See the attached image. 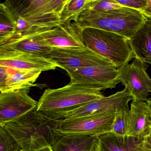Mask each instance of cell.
Returning <instances> with one entry per match:
<instances>
[{
    "label": "cell",
    "instance_id": "6da1fadb",
    "mask_svg": "<svg viewBox=\"0 0 151 151\" xmlns=\"http://www.w3.org/2000/svg\"><path fill=\"white\" fill-rule=\"evenodd\" d=\"M57 120L38 111L37 107L4 126L24 151H37L53 146L59 136Z\"/></svg>",
    "mask_w": 151,
    "mask_h": 151
},
{
    "label": "cell",
    "instance_id": "7a4b0ae2",
    "mask_svg": "<svg viewBox=\"0 0 151 151\" xmlns=\"http://www.w3.org/2000/svg\"><path fill=\"white\" fill-rule=\"evenodd\" d=\"M147 20L142 12L123 6L104 13L87 9L79 15L76 22L83 29L92 27L110 31L129 40Z\"/></svg>",
    "mask_w": 151,
    "mask_h": 151
},
{
    "label": "cell",
    "instance_id": "3957f363",
    "mask_svg": "<svg viewBox=\"0 0 151 151\" xmlns=\"http://www.w3.org/2000/svg\"><path fill=\"white\" fill-rule=\"evenodd\" d=\"M104 96L97 88L70 82L59 88L46 89L38 102L37 110L54 119Z\"/></svg>",
    "mask_w": 151,
    "mask_h": 151
},
{
    "label": "cell",
    "instance_id": "277c9868",
    "mask_svg": "<svg viewBox=\"0 0 151 151\" xmlns=\"http://www.w3.org/2000/svg\"><path fill=\"white\" fill-rule=\"evenodd\" d=\"M85 47L109 60L117 69H122L135 58L128 40L118 34L92 27L83 30Z\"/></svg>",
    "mask_w": 151,
    "mask_h": 151
},
{
    "label": "cell",
    "instance_id": "5b68a950",
    "mask_svg": "<svg viewBox=\"0 0 151 151\" xmlns=\"http://www.w3.org/2000/svg\"><path fill=\"white\" fill-rule=\"evenodd\" d=\"M68 0H7L4 2L12 14L42 27L61 24V12Z\"/></svg>",
    "mask_w": 151,
    "mask_h": 151
},
{
    "label": "cell",
    "instance_id": "8992f818",
    "mask_svg": "<svg viewBox=\"0 0 151 151\" xmlns=\"http://www.w3.org/2000/svg\"><path fill=\"white\" fill-rule=\"evenodd\" d=\"M46 58L66 72L90 66L114 65L86 47L52 48Z\"/></svg>",
    "mask_w": 151,
    "mask_h": 151
},
{
    "label": "cell",
    "instance_id": "52a82bcc",
    "mask_svg": "<svg viewBox=\"0 0 151 151\" xmlns=\"http://www.w3.org/2000/svg\"><path fill=\"white\" fill-rule=\"evenodd\" d=\"M115 113L57 120L54 131L58 136H98L111 132Z\"/></svg>",
    "mask_w": 151,
    "mask_h": 151
},
{
    "label": "cell",
    "instance_id": "ba28073f",
    "mask_svg": "<svg viewBox=\"0 0 151 151\" xmlns=\"http://www.w3.org/2000/svg\"><path fill=\"white\" fill-rule=\"evenodd\" d=\"M133 97L125 88L122 91L92 101L76 110L59 114L54 119H68L115 113L117 109L128 105Z\"/></svg>",
    "mask_w": 151,
    "mask_h": 151
},
{
    "label": "cell",
    "instance_id": "9c48e42d",
    "mask_svg": "<svg viewBox=\"0 0 151 151\" xmlns=\"http://www.w3.org/2000/svg\"><path fill=\"white\" fill-rule=\"evenodd\" d=\"M30 88L0 92V126L17 120L37 107L38 102L29 96Z\"/></svg>",
    "mask_w": 151,
    "mask_h": 151
},
{
    "label": "cell",
    "instance_id": "30bf717a",
    "mask_svg": "<svg viewBox=\"0 0 151 151\" xmlns=\"http://www.w3.org/2000/svg\"><path fill=\"white\" fill-rule=\"evenodd\" d=\"M70 83L97 88H115L119 83V70L114 66H90L67 71Z\"/></svg>",
    "mask_w": 151,
    "mask_h": 151
},
{
    "label": "cell",
    "instance_id": "8fae6325",
    "mask_svg": "<svg viewBox=\"0 0 151 151\" xmlns=\"http://www.w3.org/2000/svg\"><path fill=\"white\" fill-rule=\"evenodd\" d=\"M149 65L138 58L119 69V81L128 90L133 101L146 102L151 92V79L146 72Z\"/></svg>",
    "mask_w": 151,
    "mask_h": 151
},
{
    "label": "cell",
    "instance_id": "7c38bea8",
    "mask_svg": "<svg viewBox=\"0 0 151 151\" xmlns=\"http://www.w3.org/2000/svg\"><path fill=\"white\" fill-rule=\"evenodd\" d=\"M83 29L76 22L71 21L44 28L37 35L42 42L51 48L83 47Z\"/></svg>",
    "mask_w": 151,
    "mask_h": 151
},
{
    "label": "cell",
    "instance_id": "4fadbf2b",
    "mask_svg": "<svg viewBox=\"0 0 151 151\" xmlns=\"http://www.w3.org/2000/svg\"><path fill=\"white\" fill-rule=\"evenodd\" d=\"M151 126L147 103L132 101L128 118L127 136L143 140L150 134Z\"/></svg>",
    "mask_w": 151,
    "mask_h": 151
},
{
    "label": "cell",
    "instance_id": "5bb4252c",
    "mask_svg": "<svg viewBox=\"0 0 151 151\" xmlns=\"http://www.w3.org/2000/svg\"><path fill=\"white\" fill-rule=\"evenodd\" d=\"M0 66L16 71L35 70L41 72L55 70L58 67L48 59L28 53L9 59L0 60Z\"/></svg>",
    "mask_w": 151,
    "mask_h": 151
},
{
    "label": "cell",
    "instance_id": "9a60e30c",
    "mask_svg": "<svg viewBox=\"0 0 151 151\" xmlns=\"http://www.w3.org/2000/svg\"><path fill=\"white\" fill-rule=\"evenodd\" d=\"M98 136L60 135L52 146L53 151H96Z\"/></svg>",
    "mask_w": 151,
    "mask_h": 151
},
{
    "label": "cell",
    "instance_id": "2e32d148",
    "mask_svg": "<svg viewBox=\"0 0 151 151\" xmlns=\"http://www.w3.org/2000/svg\"><path fill=\"white\" fill-rule=\"evenodd\" d=\"M143 140L134 137L120 136L112 132L98 136V151H135Z\"/></svg>",
    "mask_w": 151,
    "mask_h": 151
},
{
    "label": "cell",
    "instance_id": "e0dca14e",
    "mask_svg": "<svg viewBox=\"0 0 151 151\" xmlns=\"http://www.w3.org/2000/svg\"><path fill=\"white\" fill-rule=\"evenodd\" d=\"M128 43L135 58L151 65V21L147 19Z\"/></svg>",
    "mask_w": 151,
    "mask_h": 151
},
{
    "label": "cell",
    "instance_id": "ac0fdd59",
    "mask_svg": "<svg viewBox=\"0 0 151 151\" xmlns=\"http://www.w3.org/2000/svg\"><path fill=\"white\" fill-rule=\"evenodd\" d=\"M38 32L27 35L16 43L13 44L12 48L23 53L35 54L46 58L51 52L52 48L45 45L40 40L37 36Z\"/></svg>",
    "mask_w": 151,
    "mask_h": 151
},
{
    "label": "cell",
    "instance_id": "d6986e66",
    "mask_svg": "<svg viewBox=\"0 0 151 151\" xmlns=\"http://www.w3.org/2000/svg\"><path fill=\"white\" fill-rule=\"evenodd\" d=\"M42 72L35 70L17 71L11 75L7 82L8 91L35 86Z\"/></svg>",
    "mask_w": 151,
    "mask_h": 151
},
{
    "label": "cell",
    "instance_id": "ffe728a7",
    "mask_svg": "<svg viewBox=\"0 0 151 151\" xmlns=\"http://www.w3.org/2000/svg\"><path fill=\"white\" fill-rule=\"evenodd\" d=\"M93 0H68L60 15L61 23L76 21L80 14L89 8Z\"/></svg>",
    "mask_w": 151,
    "mask_h": 151
},
{
    "label": "cell",
    "instance_id": "44dd1931",
    "mask_svg": "<svg viewBox=\"0 0 151 151\" xmlns=\"http://www.w3.org/2000/svg\"><path fill=\"white\" fill-rule=\"evenodd\" d=\"M21 35L16 31V21L13 14L4 2L0 1V36ZM23 36V35H22Z\"/></svg>",
    "mask_w": 151,
    "mask_h": 151
},
{
    "label": "cell",
    "instance_id": "7402d4cb",
    "mask_svg": "<svg viewBox=\"0 0 151 151\" xmlns=\"http://www.w3.org/2000/svg\"><path fill=\"white\" fill-rule=\"evenodd\" d=\"M129 113L128 105L117 109L115 113L112 132L120 136H127V125Z\"/></svg>",
    "mask_w": 151,
    "mask_h": 151
},
{
    "label": "cell",
    "instance_id": "603a6c76",
    "mask_svg": "<svg viewBox=\"0 0 151 151\" xmlns=\"http://www.w3.org/2000/svg\"><path fill=\"white\" fill-rule=\"evenodd\" d=\"M22 150L14 138L0 126V151H20Z\"/></svg>",
    "mask_w": 151,
    "mask_h": 151
},
{
    "label": "cell",
    "instance_id": "cb8c5ba5",
    "mask_svg": "<svg viewBox=\"0 0 151 151\" xmlns=\"http://www.w3.org/2000/svg\"><path fill=\"white\" fill-rule=\"evenodd\" d=\"M122 7L123 6L120 5L115 0H93L88 9L96 12L104 13Z\"/></svg>",
    "mask_w": 151,
    "mask_h": 151
},
{
    "label": "cell",
    "instance_id": "d4e9b609",
    "mask_svg": "<svg viewBox=\"0 0 151 151\" xmlns=\"http://www.w3.org/2000/svg\"><path fill=\"white\" fill-rule=\"evenodd\" d=\"M17 71L0 66V92L8 91V82L9 79Z\"/></svg>",
    "mask_w": 151,
    "mask_h": 151
},
{
    "label": "cell",
    "instance_id": "484cf974",
    "mask_svg": "<svg viewBox=\"0 0 151 151\" xmlns=\"http://www.w3.org/2000/svg\"><path fill=\"white\" fill-rule=\"evenodd\" d=\"M118 4L124 7L142 11L146 7L147 0H115Z\"/></svg>",
    "mask_w": 151,
    "mask_h": 151
},
{
    "label": "cell",
    "instance_id": "4316f807",
    "mask_svg": "<svg viewBox=\"0 0 151 151\" xmlns=\"http://www.w3.org/2000/svg\"><path fill=\"white\" fill-rule=\"evenodd\" d=\"M14 44L0 48V60L9 59L25 54L13 49L12 47Z\"/></svg>",
    "mask_w": 151,
    "mask_h": 151
},
{
    "label": "cell",
    "instance_id": "83f0119b",
    "mask_svg": "<svg viewBox=\"0 0 151 151\" xmlns=\"http://www.w3.org/2000/svg\"><path fill=\"white\" fill-rule=\"evenodd\" d=\"M135 151H151V144L144 139L138 144Z\"/></svg>",
    "mask_w": 151,
    "mask_h": 151
},
{
    "label": "cell",
    "instance_id": "f1b7e54d",
    "mask_svg": "<svg viewBox=\"0 0 151 151\" xmlns=\"http://www.w3.org/2000/svg\"><path fill=\"white\" fill-rule=\"evenodd\" d=\"M141 12L146 17H151V0H147L146 7Z\"/></svg>",
    "mask_w": 151,
    "mask_h": 151
},
{
    "label": "cell",
    "instance_id": "f546056e",
    "mask_svg": "<svg viewBox=\"0 0 151 151\" xmlns=\"http://www.w3.org/2000/svg\"><path fill=\"white\" fill-rule=\"evenodd\" d=\"M147 105H148V109H149V113H150V116L151 119V98L148 99V100L146 101Z\"/></svg>",
    "mask_w": 151,
    "mask_h": 151
},
{
    "label": "cell",
    "instance_id": "4dcf8cb0",
    "mask_svg": "<svg viewBox=\"0 0 151 151\" xmlns=\"http://www.w3.org/2000/svg\"><path fill=\"white\" fill-rule=\"evenodd\" d=\"M145 139V140L147 141V142H148L150 144H151V126L150 134H149L148 135Z\"/></svg>",
    "mask_w": 151,
    "mask_h": 151
},
{
    "label": "cell",
    "instance_id": "1f68e13d",
    "mask_svg": "<svg viewBox=\"0 0 151 151\" xmlns=\"http://www.w3.org/2000/svg\"><path fill=\"white\" fill-rule=\"evenodd\" d=\"M37 151H53L51 147H48Z\"/></svg>",
    "mask_w": 151,
    "mask_h": 151
},
{
    "label": "cell",
    "instance_id": "d6a6232c",
    "mask_svg": "<svg viewBox=\"0 0 151 151\" xmlns=\"http://www.w3.org/2000/svg\"><path fill=\"white\" fill-rule=\"evenodd\" d=\"M146 17V16H145ZM147 17V19L148 20H150V21H151V17Z\"/></svg>",
    "mask_w": 151,
    "mask_h": 151
},
{
    "label": "cell",
    "instance_id": "836d02e7",
    "mask_svg": "<svg viewBox=\"0 0 151 151\" xmlns=\"http://www.w3.org/2000/svg\"><path fill=\"white\" fill-rule=\"evenodd\" d=\"M96 151H98V150H97V148H96Z\"/></svg>",
    "mask_w": 151,
    "mask_h": 151
},
{
    "label": "cell",
    "instance_id": "e575fe53",
    "mask_svg": "<svg viewBox=\"0 0 151 151\" xmlns=\"http://www.w3.org/2000/svg\"><path fill=\"white\" fill-rule=\"evenodd\" d=\"M150 98H151V97Z\"/></svg>",
    "mask_w": 151,
    "mask_h": 151
}]
</instances>
